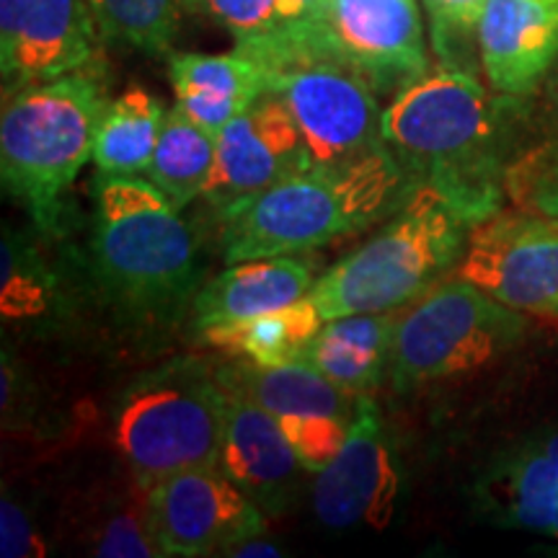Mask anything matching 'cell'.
I'll use <instances>...</instances> for the list:
<instances>
[{"instance_id":"1","label":"cell","mask_w":558,"mask_h":558,"mask_svg":"<svg viewBox=\"0 0 558 558\" xmlns=\"http://www.w3.org/2000/svg\"><path fill=\"white\" fill-rule=\"evenodd\" d=\"M471 70L442 65L403 86L383 109V140L411 186H429L476 228L505 209L509 169L507 107Z\"/></svg>"},{"instance_id":"2","label":"cell","mask_w":558,"mask_h":558,"mask_svg":"<svg viewBox=\"0 0 558 558\" xmlns=\"http://www.w3.org/2000/svg\"><path fill=\"white\" fill-rule=\"evenodd\" d=\"M414 186L383 148L339 169H305L220 215L226 264L295 256L375 226Z\"/></svg>"},{"instance_id":"3","label":"cell","mask_w":558,"mask_h":558,"mask_svg":"<svg viewBox=\"0 0 558 558\" xmlns=\"http://www.w3.org/2000/svg\"><path fill=\"white\" fill-rule=\"evenodd\" d=\"M109 107L101 62L34 83L5 96L0 120V177L34 222L52 228L60 202L94 158L96 132Z\"/></svg>"},{"instance_id":"4","label":"cell","mask_w":558,"mask_h":558,"mask_svg":"<svg viewBox=\"0 0 558 558\" xmlns=\"http://www.w3.org/2000/svg\"><path fill=\"white\" fill-rule=\"evenodd\" d=\"M471 226L429 186H414L375 239L316 277L308 298L326 320L409 305L456 271Z\"/></svg>"},{"instance_id":"5","label":"cell","mask_w":558,"mask_h":558,"mask_svg":"<svg viewBox=\"0 0 558 558\" xmlns=\"http://www.w3.org/2000/svg\"><path fill=\"white\" fill-rule=\"evenodd\" d=\"M96 271L124 308L160 316L194 292L197 251L179 207L148 179L101 173Z\"/></svg>"},{"instance_id":"6","label":"cell","mask_w":558,"mask_h":558,"mask_svg":"<svg viewBox=\"0 0 558 558\" xmlns=\"http://www.w3.org/2000/svg\"><path fill=\"white\" fill-rule=\"evenodd\" d=\"M228 388L220 369L173 360L145 375L124 396L114 445L140 488L190 469H220Z\"/></svg>"},{"instance_id":"7","label":"cell","mask_w":558,"mask_h":558,"mask_svg":"<svg viewBox=\"0 0 558 558\" xmlns=\"http://www.w3.org/2000/svg\"><path fill=\"white\" fill-rule=\"evenodd\" d=\"M525 333V313L452 275L418 298L396 324L390 380L399 390H414L473 375L520 347Z\"/></svg>"},{"instance_id":"8","label":"cell","mask_w":558,"mask_h":558,"mask_svg":"<svg viewBox=\"0 0 558 558\" xmlns=\"http://www.w3.org/2000/svg\"><path fill=\"white\" fill-rule=\"evenodd\" d=\"M267 90L288 107L303 135L311 169H339L386 148L375 86L333 60L269 70Z\"/></svg>"},{"instance_id":"9","label":"cell","mask_w":558,"mask_h":558,"mask_svg":"<svg viewBox=\"0 0 558 558\" xmlns=\"http://www.w3.org/2000/svg\"><path fill=\"white\" fill-rule=\"evenodd\" d=\"M452 275L509 308L558 326V220L522 207L501 209L471 228Z\"/></svg>"},{"instance_id":"10","label":"cell","mask_w":558,"mask_h":558,"mask_svg":"<svg viewBox=\"0 0 558 558\" xmlns=\"http://www.w3.org/2000/svg\"><path fill=\"white\" fill-rule=\"evenodd\" d=\"M143 492L163 556H228L230 548L267 530V514L220 469L179 471Z\"/></svg>"},{"instance_id":"11","label":"cell","mask_w":558,"mask_h":558,"mask_svg":"<svg viewBox=\"0 0 558 558\" xmlns=\"http://www.w3.org/2000/svg\"><path fill=\"white\" fill-rule=\"evenodd\" d=\"M316 52L357 70L375 88H403L429 70L416 0H320Z\"/></svg>"},{"instance_id":"12","label":"cell","mask_w":558,"mask_h":558,"mask_svg":"<svg viewBox=\"0 0 558 558\" xmlns=\"http://www.w3.org/2000/svg\"><path fill=\"white\" fill-rule=\"evenodd\" d=\"M101 39L88 0H0L5 96L101 62Z\"/></svg>"},{"instance_id":"13","label":"cell","mask_w":558,"mask_h":558,"mask_svg":"<svg viewBox=\"0 0 558 558\" xmlns=\"http://www.w3.org/2000/svg\"><path fill=\"white\" fill-rule=\"evenodd\" d=\"M399 469L383 435L378 409L369 396H360L349 435L339 456L316 473L313 509L324 525L388 527L399 499Z\"/></svg>"},{"instance_id":"14","label":"cell","mask_w":558,"mask_h":558,"mask_svg":"<svg viewBox=\"0 0 558 558\" xmlns=\"http://www.w3.org/2000/svg\"><path fill=\"white\" fill-rule=\"evenodd\" d=\"M305 169H311V160L303 135L288 107L267 90L218 135L205 199L222 213Z\"/></svg>"},{"instance_id":"15","label":"cell","mask_w":558,"mask_h":558,"mask_svg":"<svg viewBox=\"0 0 558 558\" xmlns=\"http://www.w3.org/2000/svg\"><path fill=\"white\" fill-rule=\"evenodd\" d=\"M220 375L228 388L220 471L239 484L267 518H275L295 499L298 471L303 465L292 452L277 416L235 386L226 369H220Z\"/></svg>"},{"instance_id":"16","label":"cell","mask_w":558,"mask_h":558,"mask_svg":"<svg viewBox=\"0 0 558 558\" xmlns=\"http://www.w3.org/2000/svg\"><path fill=\"white\" fill-rule=\"evenodd\" d=\"M476 41L494 94L525 99L558 60V0H486Z\"/></svg>"},{"instance_id":"17","label":"cell","mask_w":558,"mask_h":558,"mask_svg":"<svg viewBox=\"0 0 558 558\" xmlns=\"http://www.w3.org/2000/svg\"><path fill=\"white\" fill-rule=\"evenodd\" d=\"M476 501L501 527L558 541V429L538 432L494 458L478 478Z\"/></svg>"},{"instance_id":"18","label":"cell","mask_w":558,"mask_h":558,"mask_svg":"<svg viewBox=\"0 0 558 558\" xmlns=\"http://www.w3.org/2000/svg\"><path fill=\"white\" fill-rule=\"evenodd\" d=\"M184 9L226 29L235 41V52L256 60L267 73L292 62L318 60L320 0H184Z\"/></svg>"},{"instance_id":"19","label":"cell","mask_w":558,"mask_h":558,"mask_svg":"<svg viewBox=\"0 0 558 558\" xmlns=\"http://www.w3.org/2000/svg\"><path fill=\"white\" fill-rule=\"evenodd\" d=\"M313 282L316 277L311 264L292 256L228 264L222 275L194 292V320L199 331H207L213 326L279 311L308 295Z\"/></svg>"},{"instance_id":"20","label":"cell","mask_w":558,"mask_h":558,"mask_svg":"<svg viewBox=\"0 0 558 558\" xmlns=\"http://www.w3.org/2000/svg\"><path fill=\"white\" fill-rule=\"evenodd\" d=\"M177 104L215 137L267 94V68L241 52L169 54Z\"/></svg>"},{"instance_id":"21","label":"cell","mask_w":558,"mask_h":558,"mask_svg":"<svg viewBox=\"0 0 558 558\" xmlns=\"http://www.w3.org/2000/svg\"><path fill=\"white\" fill-rule=\"evenodd\" d=\"M396 324L399 318L393 311L331 318L320 326L298 360L308 362L354 399L369 396L380 388L386 367H390Z\"/></svg>"},{"instance_id":"22","label":"cell","mask_w":558,"mask_h":558,"mask_svg":"<svg viewBox=\"0 0 558 558\" xmlns=\"http://www.w3.org/2000/svg\"><path fill=\"white\" fill-rule=\"evenodd\" d=\"M226 375L241 390L262 403L275 416H333L352 424L354 396L331 383L308 362H284V365H248L228 367Z\"/></svg>"},{"instance_id":"23","label":"cell","mask_w":558,"mask_h":558,"mask_svg":"<svg viewBox=\"0 0 558 558\" xmlns=\"http://www.w3.org/2000/svg\"><path fill=\"white\" fill-rule=\"evenodd\" d=\"M324 324L326 318L320 316L316 303L305 295L279 311L213 326L202 331V337L205 344L228 354L230 360L248 362V365H284L300 357V352L311 344Z\"/></svg>"},{"instance_id":"24","label":"cell","mask_w":558,"mask_h":558,"mask_svg":"<svg viewBox=\"0 0 558 558\" xmlns=\"http://www.w3.org/2000/svg\"><path fill=\"white\" fill-rule=\"evenodd\" d=\"M166 107L148 88L130 86L104 111L96 132L94 163L109 177H145L156 156Z\"/></svg>"},{"instance_id":"25","label":"cell","mask_w":558,"mask_h":558,"mask_svg":"<svg viewBox=\"0 0 558 558\" xmlns=\"http://www.w3.org/2000/svg\"><path fill=\"white\" fill-rule=\"evenodd\" d=\"M215 156H218V137L194 122L177 104L166 111L156 156L145 177L181 209L197 197H205Z\"/></svg>"},{"instance_id":"26","label":"cell","mask_w":558,"mask_h":558,"mask_svg":"<svg viewBox=\"0 0 558 558\" xmlns=\"http://www.w3.org/2000/svg\"><path fill=\"white\" fill-rule=\"evenodd\" d=\"M104 41L145 54H169L184 0H88Z\"/></svg>"},{"instance_id":"27","label":"cell","mask_w":558,"mask_h":558,"mask_svg":"<svg viewBox=\"0 0 558 558\" xmlns=\"http://www.w3.org/2000/svg\"><path fill=\"white\" fill-rule=\"evenodd\" d=\"M0 313L5 320H32L52 311L58 282L45 259L5 230L0 246Z\"/></svg>"},{"instance_id":"28","label":"cell","mask_w":558,"mask_h":558,"mask_svg":"<svg viewBox=\"0 0 558 558\" xmlns=\"http://www.w3.org/2000/svg\"><path fill=\"white\" fill-rule=\"evenodd\" d=\"M507 194L514 207L558 220V140L525 153L512 163Z\"/></svg>"},{"instance_id":"29","label":"cell","mask_w":558,"mask_h":558,"mask_svg":"<svg viewBox=\"0 0 558 558\" xmlns=\"http://www.w3.org/2000/svg\"><path fill=\"white\" fill-rule=\"evenodd\" d=\"M303 471L320 473L344 448L349 424L333 416H277Z\"/></svg>"},{"instance_id":"30","label":"cell","mask_w":558,"mask_h":558,"mask_svg":"<svg viewBox=\"0 0 558 558\" xmlns=\"http://www.w3.org/2000/svg\"><path fill=\"white\" fill-rule=\"evenodd\" d=\"M94 556L104 558H153L163 556L156 535H153L148 512H145V492L143 501L135 509L114 512L104 520L99 535L94 541Z\"/></svg>"},{"instance_id":"31","label":"cell","mask_w":558,"mask_h":558,"mask_svg":"<svg viewBox=\"0 0 558 558\" xmlns=\"http://www.w3.org/2000/svg\"><path fill=\"white\" fill-rule=\"evenodd\" d=\"M484 5L486 0H424L432 26V45L439 60L456 65L452 50L465 39L476 37Z\"/></svg>"},{"instance_id":"32","label":"cell","mask_w":558,"mask_h":558,"mask_svg":"<svg viewBox=\"0 0 558 558\" xmlns=\"http://www.w3.org/2000/svg\"><path fill=\"white\" fill-rule=\"evenodd\" d=\"M0 554H3V558H29L47 554V543L41 541L37 527L26 518L24 509L11 499H3V505H0Z\"/></svg>"},{"instance_id":"33","label":"cell","mask_w":558,"mask_h":558,"mask_svg":"<svg viewBox=\"0 0 558 558\" xmlns=\"http://www.w3.org/2000/svg\"><path fill=\"white\" fill-rule=\"evenodd\" d=\"M228 556H241V558H248V556H279V548L275 543L264 541L262 535H256V538H248L239 543L235 548H230Z\"/></svg>"},{"instance_id":"34","label":"cell","mask_w":558,"mask_h":558,"mask_svg":"<svg viewBox=\"0 0 558 558\" xmlns=\"http://www.w3.org/2000/svg\"><path fill=\"white\" fill-rule=\"evenodd\" d=\"M546 114L550 128L556 130V140H558V60L554 70L548 73V83H546Z\"/></svg>"}]
</instances>
